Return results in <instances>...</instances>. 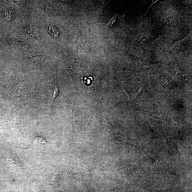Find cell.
Masks as SVG:
<instances>
[{
	"label": "cell",
	"instance_id": "obj_3",
	"mask_svg": "<svg viewBox=\"0 0 192 192\" xmlns=\"http://www.w3.org/2000/svg\"><path fill=\"white\" fill-rule=\"evenodd\" d=\"M10 10L6 9L5 10V19L7 21H10L12 19L13 13Z\"/></svg>",
	"mask_w": 192,
	"mask_h": 192
},
{
	"label": "cell",
	"instance_id": "obj_5",
	"mask_svg": "<svg viewBox=\"0 0 192 192\" xmlns=\"http://www.w3.org/2000/svg\"><path fill=\"white\" fill-rule=\"evenodd\" d=\"M31 34L32 35L35 36L36 38V36L38 34V29L37 27H36L34 25H32L31 26Z\"/></svg>",
	"mask_w": 192,
	"mask_h": 192
},
{
	"label": "cell",
	"instance_id": "obj_4",
	"mask_svg": "<svg viewBox=\"0 0 192 192\" xmlns=\"http://www.w3.org/2000/svg\"><path fill=\"white\" fill-rule=\"evenodd\" d=\"M59 89L58 87L57 86L56 84H55L54 89L53 93V97L52 98V104H53V101L58 96L59 93Z\"/></svg>",
	"mask_w": 192,
	"mask_h": 192
},
{
	"label": "cell",
	"instance_id": "obj_6",
	"mask_svg": "<svg viewBox=\"0 0 192 192\" xmlns=\"http://www.w3.org/2000/svg\"><path fill=\"white\" fill-rule=\"evenodd\" d=\"M45 58V55H40L36 56L31 57V59L34 60H42V59Z\"/></svg>",
	"mask_w": 192,
	"mask_h": 192
},
{
	"label": "cell",
	"instance_id": "obj_2",
	"mask_svg": "<svg viewBox=\"0 0 192 192\" xmlns=\"http://www.w3.org/2000/svg\"><path fill=\"white\" fill-rule=\"evenodd\" d=\"M48 30L50 33L52 37L54 38H56L58 36L59 31L55 26L52 25H50L48 26Z\"/></svg>",
	"mask_w": 192,
	"mask_h": 192
},
{
	"label": "cell",
	"instance_id": "obj_7",
	"mask_svg": "<svg viewBox=\"0 0 192 192\" xmlns=\"http://www.w3.org/2000/svg\"><path fill=\"white\" fill-rule=\"evenodd\" d=\"M116 16H114L113 18L111 19V20L110 21V22L109 23H110V25H112L115 22V21L116 20Z\"/></svg>",
	"mask_w": 192,
	"mask_h": 192
},
{
	"label": "cell",
	"instance_id": "obj_8",
	"mask_svg": "<svg viewBox=\"0 0 192 192\" xmlns=\"http://www.w3.org/2000/svg\"><path fill=\"white\" fill-rule=\"evenodd\" d=\"M157 1H154V2H153V1L152 2V3L151 4V5L150 6L148 9V10L147 11V12H148V11L151 8L152 6V5H153V4H154V3L155 2H156Z\"/></svg>",
	"mask_w": 192,
	"mask_h": 192
},
{
	"label": "cell",
	"instance_id": "obj_1",
	"mask_svg": "<svg viewBox=\"0 0 192 192\" xmlns=\"http://www.w3.org/2000/svg\"><path fill=\"white\" fill-rule=\"evenodd\" d=\"M48 143V142L44 137L43 135H38L35 134L34 137L28 146L26 147L20 148L22 149H28L32 148L45 145Z\"/></svg>",
	"mask_w": 192,
	"mask_h": 192
}]
</instances>
